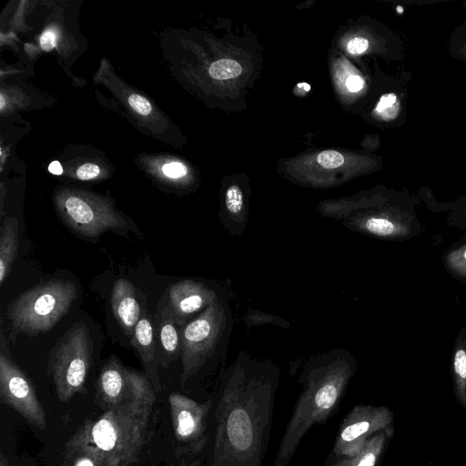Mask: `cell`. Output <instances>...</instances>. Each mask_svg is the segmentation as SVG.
Returning <instances> with one entry per match:
<instances>
[{
	"mask_svg": "<svg viewBox=\"0 0 466 466\" xmlns=\"http://www.w3.org/2000/svg\"><path fill=\"white\" fill-rule=\"evenodd\" d=\"M168 403L175 439L181 453L196 457L200 461L205 454L208 455L213 398L198 401L172 392Z\"/></svg>",
	"mask_w": 466,
	"mask_h": 466,
	"instance_id": "obj_8",
	"label": "cell"
},
{
	"mask_svg": "<svg viewBox=\"0 0 466 466\" xmlns=\"http://www.w3.org/2000/svg\"><path fill=\"white\" fill-rule=\"evenodd\" d=\"M396 10L398 11L399 14H402L403 12V7L402 6H397L396 7Z\"/></svg>",
	"mask_w": 466,
	"mask_h": 466,
	"instance_id": "obj_35",
	"label": "cell"
},
{
	"mask_svg": "<svg viewBox=\"0 0 466 466\" xmlns=\"http://www.w3.org/2000/svg\"><path fill=\"white\" fill-rule=\"evenodd\" d=\"M0 466H15L12 465L6 457L1 452L0 453Z\"/></svg>",
	"mask_w": 466,
	"mask_h": 466,
	"instance_id": "obj_33",
	"label": "cell"
},
{
	"mask_svg": "<svg viewBox=\"0 0 466 466\" xmlns=\"http://www.w3.org/2000/svg\"><path fill=\"white\" fill-rule=\"evenodd\" d=\"M370 47V41L363 36H356L350 40L347 49L350 54L360 55L366 52Z\"/></svg>",
	"mask_w": 466,
	"mask_h": 466,
	"instance_id": "obj_27",
	"label": "cell"
},
{
	"mask_svg": "<svg viewBox=\"0 0 466 466\" xmlns=\"http://www.w3.org/2000/svg\"><path fill=\"white\" fill-rule=\"evenodd\" d=\"M463 199L466 201V198H463Z\"/></svg>",
	"mask_w": 466,
	"mask_h": 466,
	"instance_id": "obj_36",
	"label": "cell"
},
{
	"mask_svg": "<svg viewBox=\"0 0 466 466\" xmlns=\"http://www.w3.org/2000/svg\"><path fill=\"white\" fill-rule=\"evenodd\" d=\"M62 466H106L82 424L65 443Z\"/></svg>",
	"mask_w": 466,
	"mask_h": 466,
	"instance_id": "obj_17",
	"label": "cell"
},
{
	"mask_svg": "<svg viewBox=\"0 0 466 466\" xmlns=\"http://www.w3.org/2000/svg\"><path fill=\"white\" fill-rule=\"evenodd\" d=\"M365 85L364 79L360 76H350L346 80V86L350 92L360 91Z\"/></svg>",
	"mask_w": 466,
	"mask_h": 466,
	"instance_id": "obj_31",
	"label": "cell"
},
{
	"mask_svg": "<svg viewBox=\"0 0 466 466\" xmlns=\"http://www.w3.org/2000/svg\"><path fill=\"white\" fill-rule=\"evenodd\" d=\"M355 371L352 360L324 357L308 364L299 381L302 390L282 435L273 466H288L305 434L338 410Z\"/></svg>",
	"mask_w": 466,
	"mask_h": 466,
	"instance_id": "obj_2",
	"label": "cell"
},
{
	"mask_svg": "<svg viewBox=\"0 0 466 466\" xmlns=\"http://www.w3.org/2000/svg\"><path fill=\"white\" fill-rule=\"evenodd\" d=\"M279 373L238 360L223 374L209 414L206 466H263Z\"/></svg>",
	"mask_w": 466,
	"mask_h": 466,
	"instance_id": "obj_1",
	"label": "cell"
},
{
	"mask_svg": "<svg viewBox=\"0 0 466 466\" xmlns=\"http://www.w3.org/2000/svg\"><path fill=\"white\" fill-rule=\"evenodd\" d=\"M391 431L388 429L376 433L357 451L325 461L323 466H376Z\"/></svg>",
	"mask_w": 466,
	"mask_h": 466,
	"instance_id": "obj_18",
	"label": "cell"
},
{
	"mask_svg": "<svg viewBox=\"0 0 466 466\" xmlns=\"http://www.w3.org/2000/svg\"><path fill=\"white\" fill-rule=\"evenodd\" d=\"M392 419L387 407L355 406L343 418L326 461L357 451L376 433L390 429Z\"/></svg>",
	"mask_w": 466,
	"mask_h": 466,
	"instance_id": "obj_11",
	"label": "cell"
},
{
	"mask_svg": "<svg viewBox=\"0 0 466 466\" xmlns=\"http://www.w3.org/2000/svg\"><path fill=\"white\" fill-rule=\"evenodd\" d=\"M110 302L115 319L131 339L141 316L134 285L126 279H118L113 285Z\"/></svg>",
	"mask_w": 466,
	"mask_h": 466,
	"instance_id": "obj_16",
	"label": "cell"
},
{
	"mask_svg": "<svg viewBox=\"0 0 466 466\" xmlns=\"http://www.w3.org/2000/svg\"><path fill=\"white\" fill-rule=\"evenodd\" d=\"M167 291V307L180 327L195 313L218 300L212 289L193 279L174 282Z\"/></svg>",
	"mask_w": 466,
	"mask_h": 466,
	"instance_id": "obj_12",
	"label": "cell"
},
{
	"mask_svg": "<svg viewBox=\"0 0 466 466\" xmlns=\"http://www.w3.org/2000/svg\"><path fill=\"white\" fill-rule=\"evenodd\" d=\"M226 207L232 215H238L243 209V194L237 185L230 186L226 192Z\"/></svg>",
	"mask_w": 466,
	"mask_h": 466,
	"instance_id": "obj_24",
	"label": "cell"
},
{
	"mask_svg": "<svg viewBox=\"0 0 466 466\" xmlns=\"http://www.w3.org/2000/svg\"><path fill=\"white\" fill-rule=\"evenodd\" d=\"M0 345V402L15 410L30 425L45 430L46 410L30 379L12 360L3 330Z\"/></svg>",
	"mask_w": 466,
	"mask_h": 466,
	"instance_id": "obj_9",
	"label": "cell"
},
{
	"mask_svg": "<svg viewBox=\"0 0 466 466\" xmlns=\"http://www.w3.org/2000/svg\"><path fill=\"white\" fill-rule=\"evenodd\" d=\"M165 176L171 178H178L186 176L187 167L180 162H171L166 164L162 167Z\"/></svg>",
	"mask_w": 466,
	"mask_h": 466,
	"instance_id": "obj_28",
	"label": "cell"
},
{
	"mask_svg": "<svg viewBox=\"0 0 466 466\" xmlns=\"http://www.w3.org/2000/svg\"><path fill=\"white\" fill-rule=\"evenodd\" d=\"M317 161L325 168H336L344 163V157L338 151L325 150L318 155Z\"/></svg>",
	"mask_w": 466,
	"mask_h": 466,
	"instance_id": "obj_25",
	"label": "cell"
},
{
	"mask_svg": "<svg viewBox=\"0 0 466 466\" xmlns=\"http://www.w3.org/2000/svg\"><path fill=\"white\" fill-rule=\"evenodd\" d=\"M128 103L137 113L142 116H147L152 111L149 101L138 94H132L128 98Z\"/></svg>",
	"mask_w": 466,
	"mask_h": 466,
	"instance_id": "obj_26",
	"label": "cell"
},
{
	"mask_svg": "<svg viewBox=\"0 0 466 466\" xmlns=\"http://www.w3.org/2000/svg\"><path fill=\"white\" fill-rule=\"evenodd\" d=\"M48 170L55 175H61L63 173V167L58 161L51 162Z\"/></svg>",
	"mask_w": 466,
	"mask_h": 466,
	"instance_id": "obj_32",
	"label": "cell"
},
{
	"mask_svg": "<svg viewBox=\"0 0 466 466\" xmlns=\"http://www.w3.org/2000/svg\"><path fill=\"white\" fill-rule=\"evenodd\" d=\"M5 102L4 96H3V95H1V96H0V108H1V110H3V109H4V107H5Z\"/></svg>",
	"mask_w": 466,
	"mask_h": 466,
	"instance_id": "obj_34",
	"label": "cell"
},
{
	"mask_svg": "<svg viewBox=\"0 0 466 466\" xmlns=\"http://www.w3.org/2000/svg\"><path fill=\"white\" fill-rule=\"evenodd\" d=\"M93 342L83 321L73 324L50 350L47 371L61 402L85 390L92 360Z\"/></svg>",
	"mask_w": 466,
	"mask_h": 466,
	"instance_id": "obj_5",
	"label": "cell"
},
{
	"mask_svg": "<svg viewBox=\"0 0 466 466\" xmlns=\"http://www.w3.org/2000/svg\"><path fill=\"white\" fill-rule=\"evenodd\" d=\"M448 48L452 57L466 64V20L451 33Z\"/></svg>",
	"mask_w": 466,
	"mask_h": 466,
	"instance_id": "obj_21",
	"label": "cell"
},
{
	"mask_svg": "<svg viewBox=\"0 0 466 466\" xmlns=\"http://www.w3.org/2000/svg\"><path fill=\"white\" fill-rule=\"evenodd\" d=\"M131 344L136 351L145 370V374L152 383L156 392L162 390L159 372H158V356L157 352L156 336L154 324L144 309H141V316L136 325L134 333L130 339Z\"/></svg>",
	"mask_w": 466,
	"mask_h": 466,
	"instance_id": "obj_14",
	"label": "cell"
},
{
	"mask_svg": "<svg viewBox=\"0 0 466 466\" xmlns=\"http://www.w3.org/2000/svg\"><path fill=\"white\" fill-rule=\"evenodd\" d=\"M167 305L157 307L154 318L156 339L159 344L158 363L167 370L181 356V330Z\"/></svg>",
	"mask_w": 466,
	"mask_h": 466,
	"instance_id": "obj_15",
	"label": "cell"
},
{
	"mask_svg": "<svg viewBox=\"0 0 466 466\" xmlns=\"http://www.w3.org/2000/svg\"><path fill=\"white\" fill-rule=\"evenodd\" d=\"M452 376L460 400L466 404V339L458 338L452 356Z\"/></svg>",
	"mask_w": 466,
	"mask_h": 466,
	"instance_id": "obj_20",
	"label": "cell"
},
{
	"mask_svg": "<svg viewBox=\"0 0 466 466\" xmlns=\"http://www.w3.org/2000/svg\"><path fill=\"white\" fill-rule=\"evenodd\" d=\"M226 324L222 305L216 300L181 329L180 383L185 386L212 355Z\"/></svg>",
	"mask_w": 466,
	"mask_h": 466,
	"instance_id": "obj_7",
	"label": "cell"
},
{
	"mask_svg": "<svg viewBox=\"0 0 466 466\" xmlns=\"http://www.w3.org/2000/svg\"><path fill=\"white\" fill-rule=\"evenodd\" d=\"M413 222L409 208L390 207L364 217L357 228L375 237L402 239L410 236Z\"/></svg>",
	"mask_w": 466,
	"mask_h": 466,
	"instance_id": "obj_13",
	"label": "cell"
},
{
	"mask_svg": "<svg viewBox=\"0 0 466 466\" xmlns=\"http://www.w3.org/2000/svg\"><path fill=\"white\" fill-rule=\"evenodd\" d=\"M155 400L156 390L147 376L124 366L116 355L100 369L95 401L104 410L131 404L153 406Z\"/></svg>",
	"mask_w": 466,
	"mask_h": 466,
	"instance_id": "obj_6",
	"label": "cell"
},
{
	"mask_svg": "<svg viewBox=\"0 0 466 466\" xmlns=\"http://www.w3.org/2000/svg\"><path fill=\"white\" fill-rule=\"evenodd\" d=\"M242 72V67L237 61L229 58L219 59L209 67V75L218 80L236 77Z\"/></svg>",
	"mask_w": 466,
	"mask_h": 466,
	"instance_id": "obj_22",
	"label": "cell"
},
{
	"mask_svg": "<svg viewBox=\"0 0 466 466\" xmlns=\"http://www.w3.org/2000/svg\"><path fill=\"white\" fill-rule=\"evenodd\" d=\"M152 409V405L140 404L116 407L82 423L106 466H132L138 461L147 441Z\"/></svg>",
	"mask_w": 466,
	"mask_h": 466,
	"instance_id": "obj_3",
	"label": "cell"
},
{
	"mask_svg": "<svg viewBox=\"0 0 466 466\" xmlns=\"http://www.w3.org/2000/svg\"><path fill=\"white\" fill-rule=\"evenodd\" d=\"M448 268L460 277H466V245L450 251L445 256Z\"/></svg>",
	"mask_w": 466,
	"mask_h": 466,
	"instance_id": "obj_23",
	"label": "cell"
},
{
	"mask_svg": "<svg viewBox=\"0 0 466 466\" xmlns=\"http://www.w3.org/2000/svg\"><path fill=\"white\" fill-rule=\"evenodd\" d=\"M77 296L76 285L67 279L42 281L15 298L6 308L9 339L23 333H46L68 312Z\"/></svg>",
	"mask_w": 466,
	"mask_h": 466,
	"instance_id": "obj_4",
	"label": "cell"
},
{
	"mask_svg": "<svg viewBox=\"0 0 466 466\" xmlns=\"http://www.w3.org/2000/svg\"><path fill=\"white\" fill-rule=\"evenodd\" d=\"M61 218L76 234L97 238L106 231L124 230V218L108 204L93 201L76 194H66L58 198Z\"/></svg>",
	"mask_w": 466,
	"mask_h": 466,
	"instance_id": "obj_10",
	"label": "cell"
},
{
	"mask_svg": "<svg viewBox=\"0 0 466 466\" xmlns=\"http://www.w3.org/2000/svg\"><path fill=\"white\" fill-rule=\"evenodd\" d=\"M18 252V222L6 218L0 228V285L7 279Z\"/></svg>",
	"mask_w": 466,
	"mask_h": 466,
	"instance_id": "obj_19",
	"label": "cell"
},
{
	"mask_svg": "<svg viewBox=\"0 0 466 466\" xmlns=\"http://www.w3.org/2000/svg\"><path fill=\"white\" fill-rule=\"evenodd\" d=\"M57 41V33L54 28H47L40 36V46L45 51L53 49Z\"/></svg>",
	"mask_w": 466,
	"mask_h": 466,
	"instance_id": "obj_30",
	"label": "cell"
},
{
	"mask_svg": "<svg viewBox=\"0 0 466 466\" xmlns=\"http://www.w3.org/2000/svg\"><path fill=\"white\" fill-rule=\"evenodd\" d=\"M99 174V167L91 163H86L80 166L76 170V177L81 180H89L95 178Z\"/></svg>",
	"mask_w": 466,
	"mask_h": 466,
	"instance_id": "obj_29",
	"label": "cell"
}]
</instances>
